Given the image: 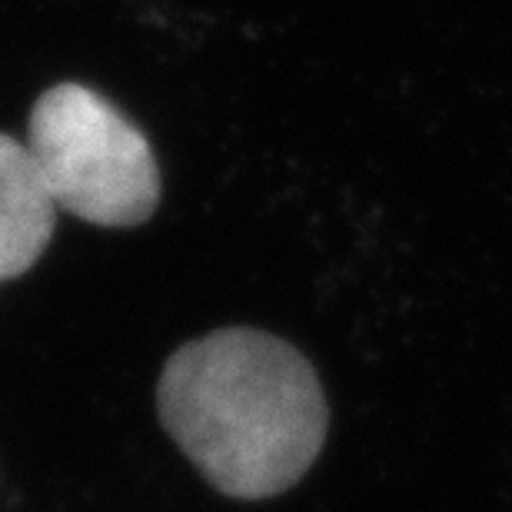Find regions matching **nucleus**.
<instances>
[{
	"label": "nucleus",
	"mask_w": 512,
	"mask_h": 512,
	"mask_svg": "<svg viewBox=\"0 0 512 512\" xmlns=\"http://www.w3.org/2000/svg\"><path fill=\"white\" fill-rule=\"evenodd\" d=\"M157 413L217 493L250 503L300 483L330 426L310 360L247 326L183 343L160 373Z\"/></svg>",
	"instance_id": "obj_1"
},
{
	"label": "nucleus",
	"mask_w": 512,
	"mask_h": 512,
	"mask_svg": "<svg viewBox=\"0 0 512 512\" xmlns=\"http://www.w3.org/2000/svg\"><path fill=\"white\" fill-rule=\"evenodd\" d=\"M27 150L54 207L127 230L153 217L160 167L147 137L90 87L57 84L30 110Z\"/></svg>",
	"instance_id": "obj_2"
},
{
	"label": "nucleus",
	"mask_w": 512,
	"mask_h": 512,
	"mask_svg": "<svg viewBox=\"0 0 512 512\" xmlns=\"http://www.w3.org/2000/svg\"><path fill=\"white\" fill-rule=\"evenodd\" d=\"M54 237V200L47 197L27 143L0 133V280L27 273Z\"/></svg>",
	"instance_id": "obj_3"
}]
</instances>
